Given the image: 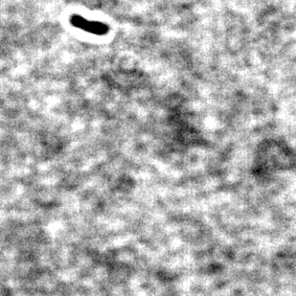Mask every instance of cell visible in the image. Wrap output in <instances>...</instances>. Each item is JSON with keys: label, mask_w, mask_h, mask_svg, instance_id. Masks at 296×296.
Segmentation results:
<instances>
[{"label": "cell", "mask_w": 296, "mask_h": 296, "mask_svg": "<svg viewBox=\"0 0 296 296\" xmlns=\"http://www.w3.org/2000/svg\"><path fill=\"white\" fill-rule=\"evenodd\" d=\"M71 24L77 28L83 29L84 31L94 35L103 36L108 33V26L107 24L98 21H89L81 15H73L71 17Z\"/></svg>", "instance_id": "1"}]
</instances>
